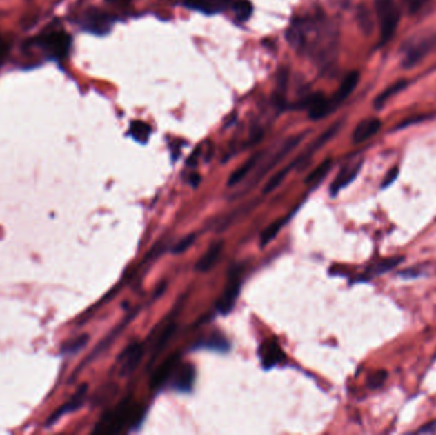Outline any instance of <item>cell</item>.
I'll list each match as a JSON object with an SVG mask.
<instances>
[{
  "instance_id": "obj_1",
  "label": "cell",
  "mask_w": 436,
  "mask_h": 435,
  "mask_svg": "<svg viewBox=\"0 0 436 435\" xmlns=\"http://www.w3.org/2000/svg\"><path fill=\"white\" fill-rule=\"evenodd\" d=\"M435 46L436 34L433 31H419L406 39L399 49L403 68L416 67L435 49Z\"/></svg>"
},
{
  "instance_id": "obj_28",
  "label": "cell",
  "mask_w": 436,
  "mask_h": 435,
  "mask_svg": "<svg viewBox=\"0 0 436 435\" xmlns=\"http://www.w3.org/2000/svg\"><path fill=\"white\" fill-rule=\"evenodd\" d=\"M88 340H90V337L87 334L79 336L75 340L67 342V345L63 347V352H66V354H76L78 351L83 349L84 346L87 345Z\"/></svg>"
},
{
  "instance_id": "obj_32",
  "label": "cell",
  "mask_w": 436,
  "mask_h": 435,
  "mask_svg": "<svg viewBox=\"0 0 436 435\" xmlns=\"http://www.w3.org/2000/svg\"><path fill=\"white\" fill-rule=\"evenodd\" d=\"M398 174H399V170H398V168L395 166L393 169H390V170L388 171V174H386V178H384V181H383V184H382V188L384 189L386 187H390L393 183H395L397 178H398Z\"/></svg>"
},
{
  "instance_id": "obj_24",
  "label": "cell",
  "mask_w": 436,
  "mask_h": 435,
  "mask_svg": "<svg viewBox=\"0 0 436 435\" xmlns=\"http://www.w3.org/2000/svg\"><path fill=\"white\" fill-rule=\"evenodd\" d=\"M296 166H297V165H296V163L294 161V163H290L288 166L284 168L282 170L278 171L277 174H275V175L268 180V183L266 184V187L263 189V193H264V194H268L270 192H273V190L277 188L278 185L286 179V176L288 175V172L293 170L294 168H296Z\"/></svg>"
},
{
  "instance_id": "obj_26",
  "label": "cell",
  "mask_w": 436,
  "mask_h": 435,
  "mask_svg": "<svg viewBox=\"0 0 436 435\" xmlns=\"http://www.w3.org/2000/svg\"><path fill=\"white\" fill-rule=\"evenodd\" d=\"M285 219L278 220V221L275 222V223H272L269 227H267L266 230L263 231V234H261V236H260V244H261V247L267 245L270 240L275 239V238L277 236V234L279 232V230L284 227V225H285Z\"/></svg>"
},
{
  "instance_id": "obj_31",
  "label": "cell",
  "mask_w": 436,
  "mask_h": 435,
  "mask_svg": "<svg viewBox=\"0 0 436 435\" xmlns=\"http://www.w3.org/2000/svg\"><path fill=\"white\" fill-rule=\"evenodd\" d=\"M195 236H197L195 234H190V235L183 238L180 241H177V245L172 247V253H174V254L184 253L186 249H189V247L193 245V243L195 241Z\"/></svg>"
},
{
  "instance_id": "obj_18",
  "label": "cell",
  "mask_w": 436,
  "mask_h": 435,
  "mask_svg": "<svg viewBox=\"0 0 436 435\" xmlns=\"http://www.w3.org/2000/svg\"><path fill=\"white\" fill-rule=\"evenodd\" d=\"M227 3H230V0H186L188 7L210 14L222 10Z\"/></svg>"
},
{
  "instance_id": "obj_19",
  "label": "cell",
  "mask_w": 436,
  "mask_h": 435,
  "mask_svg": "<svg viewBox=\"0 0 436 435\" xmlns=\"http://www.w3.org/2000/svg\"><path fill=\"white\" fill-rule=\"evenodd\" d=\"M407 83H408V82H407L406 79H401V81L395 82L393 85H389L388 88H386V90L374 100V108H375V109H382L390 99L395 97V94H398L401 91H403V90L406 88Z\"/></svg>"
},
{
  "instance_id": "obj_7",
  "label": "cell",
  "mask_w": 436,
  "mask_h": 435,
  "mask_svg": "<svg viewBox=\"0 0 436 435\" xmlns=\"http://www.w3.org/2000/svg\"><path fill=\"white\" fill-rule=\"evenodd\" d=\"M380 129H382V120L379 118H366V119L361 120L353 130V143L360 145L369 141L370 138H373L379 133Z\"/></svg>"
},
{
  "instance_id": "obj_36",
  "label": "cell",
  "mask_w": 436,
  "mask_h": 435,
  "mask_svg": "<svg viewBox=\"0 0 436 435\" xmlns=\"http://www.w3.org/2000/svg\"><path fill=\"white\" fill-rule=\"evenodd\" d=\"M109 1H121V3H126L128 0H109Z\"/></svg>"
},
{
  "instance_id": "obj_6",
  "label": "cell",
  "mask_w": 436,
  "mask_h": 435,
  "mask_svg": "<svg viewBox=\"0 0 436 435\" xmlns=\"http://www.w3.org/2000/svg\"><path fill=\"white\" fill-rule=\"evenodd\" d=\"M359 81H360V73L357 70H353L344 77L335 96L332 99H329L333 111L336 110L337 108L344 103V100H347L350 97L353 90L359 85Z\"/></svg>"
},
{
  "instance_id": "obj_2",
  "label": "cell",
  "mask_w": 436,
  "mask_h": 435,
  "mask_svg": "<svg viewBox=\"0 0 436 435\" xmlns=\"http://www.w3.org/2000/svg\"><path fill=\"white\" fill-rule=\"evenodd\" d=\"M132 400L128 397L117 405V407L108 411L96 424L93 433L102 435L118 434L135 416Z\"/></svg>"
},
{
  "instance_id": "obj_9",
  "label": "cell",
  "mask_w": 436,
  "mask_h": 435,
  "mask_svg": "<svg viewBox=\"0 0 436 435\" xmlns=\"http://www.w3.org/2000/svg\"><path fill=\"white\" fill-rule=\"evenodd\" d=\"M87 391H88V385H87V384L81 385V387L77 390V392L73 394V397H72L69 401L66 402L58 411H55V412L51 415V418L48 420L46 425L55 423V421H57L60 416H63L64 414L73 412V411H77L79 407H82L84 400H86V396H87Z\"/></svg>"
},
{
  "instance_id": "obj_30",
  "label": "cell",
  "mask_w": 436,
  "mask_h": 435,
  "mask_svg": "<svg viewBox=\"0 0 436 435\" xmlns=\"http://www.w3.org/2000/svg\"><path fill=\"white\" fill-rule=\"evenodd\" d=\"M386 378H388V373L386 370H377L368 378V387L371 390L380 388L386 382Z\"/></svg>"
},
{
  "instance_id": "obj_29",
  "label": "cell",
  "mask_w": 436,
  "mask_h": 435,
  "mask_svg": "<svg viewBox=\"0 0 436 435\" xmlns=\"http://www.w3.org/2000/svg\"><path fill=\"white\" fill-rule=\"evenodd\" d=\"M357 18H359V23H360L362 31H364L365 34H371L374 25H373L371 17H370L369 10H368V9L361 8L360 10H359Z\"/></svg>"
},
{
  "instance_id": "obj_35",
  "label": "cell",
  "mask_w": 436,
  "mask_h": 435,
  "mask_svg": "<svg viewBox=\"0 0 436 435\" xmlns=\"http://www.w3.org/2000/svg\"><path fill=\"white\" fill-rule=\"evenodd\" d=\"M199 179H201V178H199L198 175H193V176H192V183H193L194 187H197V185L199 184Z\"/></svg>"
},
{
  "instance_id": "obj_21",
  "label": "cell",
  "mask_w": 436,
  "mask_h": 435,
  "mask_svg": "<svg viewBox=\"0 0 436 435\" xmlns=\"http://www.w3.org/2000/svg\"><path fill=\"white\" fill-rule=\"evenodd\" d=\"M402 261L403 256H392V258H388V259H384V261H382V262H377L375 265H371L366 273L370 274L371 277L383 274V273L393 270L395 265H399Z\"/></svg>"
},
{
  "instance_id": "obj_14",
  "label": "cell",
  "mask_w": 436,
  "mask_h": 435,
  "mask_svg": "<svg viewBox=\"0 0 436 435\" xmlns=\"http://www.w3.org/2000/svg\"><path fill=\"white\" fill-rule=\"evenodd\" d=\"M195 381V369L190 364H184L177 369L174 378V388L180 392H189L193 388Z\"/></svg>"
},
{
  "instance_id": "obj_15",
  "label": "cell",
  "mask_w": 436,
  "mask_h": 435,
  "mask_svg": "<svg viewBox=\"0 0 436 435\" xmlns=\"http://www.w3.org/2000/svg\"><path fill=\"white\" fill-rule=\"evenodd\" d=\"M224 247V241H216L210 245L207 252L201 256V259L195 265V271L198 272H208L213 265H216L218 256H221Z\"/></svg>"
},
{
  "instance_id": "obj_22",
  "label": "cell",
  "mask_w": 436,
  "mask_h": 435,
  "mask_svg": "<svg viewBox=\"0 0 436 435\" xmlns=\"http://www.w3.org/2000/svg\"><path fill=\"white\" fill-rule=\"evenodd\" d=\"M332 168V160L327 159L326 161L319 165L318 168L315 170L310 172V175L305 179V184L308 185H317L321 180L324 179L327 176L328 172Z\"/></svg>"
},
{
  "instance_id": "obj_16",
  "label": "cell",
  "mask_w": 436,
  "mask_h": 435,
  "mask_svg": "<svg viewBox=\"0 0 436 435\" xmlns=\"http://www.w3.org/2000/svg\"><path fill=\"white\" fill-rule=\"evenodd\" d=\"M179 354H174V355H171L170 358H168V360H165L159 367H157V370L155 372V374L152 376L151 381V387L152 388H159L161 387L162 384L166 382V379H168V376H171V373L174 372V369H175V365L177 364V361H179Z\"/></svg>"
},
{
  "instance_id": "obj_23",
  "label": "cell",
  "mask_w": 436,
  "mask_h": 435,
  "mask_svg": "<svg viewBox=\"0 0 436 435\" xmlns=\"http://www.w3.org/2000/svg\"><path fill=\"white\" fill-rule=\"evenodd\" d=\"M130 134L139 143H146L151 136V127L143 121H133L130 125Z\"/></svg>"
},
{
  "instance_id": "obj_34",
  "label": "cell",
  "mask_w": 436,
  "mask_h": 435,
  "mask_svg": "<svg viewBox=\"0 0 436 435\" xmlns=\"http://www.w3.org/2000/svg\"><path fill=\"white\" fill-rule=\"evenodd\" d=\"M402 1L403 4L410 9L411 12L417 10L419 8V6H421V3H422V0H402Z\"/></svg>"
},
{
  "instance_id": "obj_11",
  "label": "cell",
  "mask_w": 436,
  "mask_h": 435,
  "mask_svg": "<svg viewBox=\"0 0 436 435\" xmlns=\"http://www.w3.org/2000/svg\"><path fill=\"white\" fill-rule=\"evenodd\" d=\"M143 356V346L141 343H133L126 349L123 355L120 356L121 361V374L123 376H129L130 373H133L135 367H138L139 361Z\"/></svg>"
},
{
  "instance_id": "obj_33",
  "label": "cell",
  "mask_w": 436,
  "mask_h": 435,
  "mask_svg": "<svg viewBox=\"0 0 436 435\" xmlns=\"http://www.w3.org/2000/svg\"><path fill=\"white\" fill-rule=\"evenodd\" d=\"M287 81H288V69L282 68L281 69V72H279V78H278V83H279V87H281L282 90L286 88Z\"/></svg>"
},
{
  "instance_id": "obj_3",
  "label": "cell",
  "mask_w": 436,
  "mask_h": 435,
  "mask_svg": "<svg viewBox=\"0 0 436 435\" xmlns=\"http://www.w3.org/2000/svg\"><path fill=\"white\" fill-rule=\"evenodd\" d=\"M375 12L380 30V41L386 43L395 36L399 25L401 12L395 0H375Z\"/></svg>"
},
{
  "instance_id": "obj_25",
  "label": "cell",
  "mask_w": 436,
  "mask_h": 435,
  "mask_svg": "<svg viewBox=\"0 0 436 435\" xmlns=\"http://www.w3.org/2000/svg\"><path fill=\"white\" fill-rule=\"evenodd\" d=\"M177 331V323L171 322L168 327L164 330V332L159 334V340L155 343V354L153 358H156L161 351L165 349V346L168 345V342L171 340V337L174 336V333Z\"/></svg>"
},
{
  "instance_id": "obj_10",
  "label": "cell",
  "mask_w": 436,
  "mask_h": 435,
  "mask_svg": "<svg viewBox=\"0 0 436 435\" xmlns=\"http://www.w3.org/2000/svg\"><path fill=\"white\" fill-rule=\"evenodd\" d=\"M361 166H362V163L347 165V166H344L342 170L339 171V174L337 175L333 184L330 185L332 196H337L342 189L348 187L353 180L356 179V176L360 172Z\"/></svg>"
},
{
  "instance_id": "obj_4",
  "label": "cell",
  "mask_w": 436,
  "mask_h": 435,
  "mask_svg": "<svg viewBox=\"0 0 436 435\" xmlns=\"http://www.w3.org/2000/svg\"><path fill=\"white\" fill-rule=\"evenodd\" d=\"M240 287H241V279H240V271L237 270L231 273L224 294L218 300L217 310L222 316L228 314L232 310V307H235L236 300L240 294Z\"/></svg>"
},
{
  "instance_id": "obj_8",
  "label": "cell",
  "mask_w": 436,
  "mask_h": 435,
  "mask_svg": "<svg viewBox=\"0 0 436 435\" xmlns=\"http://www.w3.org/2000/svg\"><path fill=\"white\" fill-rule=\"evenodd\" d=\"M260 361L264 369H272L285 360V352L276 341H266L259 350Z\"/></svg>"
},
{
  "instance_id": "obj_5",
  "label": "cell",
  "mask_w": 436,
  "mask_h": 435,
  "mask_svg": "<svg viewBox=\"0 0 436 435\" xmlns=\"http://www.w3.org/2000/svg\"><path fill=\"white\" fill-rule=\"evenodd\" d=\"M42 45L54 57L64 58L70 49V37L66 32H54L43 39Z\"/></svg>"
},
{
  "instance_id": "obj_17",
  "label": "cell",
  "mask_w": 436,
  "mask_h": 435,
  "mask_svg": "<svg viewBox=\"0 0 436 435\" xmlns=\"http://www.w3.org/2000/svg\"><path fill=\"white\" fill-rule=\"evenodd\" d=\"M195 349L227 352V351L230 350V343L222 334L215 333V334L210 336L208 338H204L201 341L197 342Z\"/></svg>"
},
{
  "instance_id": "obj_20",
  "label": "cell",
  "mask_w": 436,
  "mask_h": 435,
  "mask_svg": "<svg viewBox=\"0 0 436 435\" xmlns=\"http://www.w3.org/2000/svg\"><path fill=\"white\" fill-rule=\"evenodd\" d=\"M260 156H261V154H254L246 163H244L243 166H240L237 170L234 171L232 175L230 176V179L227 181V185L228 187H234L236 184H239L254 169V166L258 163Z\"/></svg>"
},
{
  "instance_id": "obj_13",
  "label": "cell",
  "mask_w": 436,
  "mask_h": 435,
  "mask_svg": "<svg viewBox=\"0 0 436 435\" xmlns=\"http://www.w3.org/2000/svg\"><path fill=\"white\" fill-rule=\"evenodd\" d=\"M112 19L101 12H91L84 19V28L92 34H106L111 27Z\"/></svg>"
},
{
  "instance_id": "obj_27",
  "label": "cell",
  "mask_w": 436,
  "mask_h": 435,
  "mask_svg": "<svg viewBox=\"0 0 436 435\" xmlns=\"http://www.w3.org/2000/svg\"><path fill=\"white\" fill-rule=\"evenodd\" d=\"M234 10H235L237 21L244 22V21H246L248 18L252 16V4H250V1H248V0H241V1L236 3L235 6H234Z\"/></svg>"
},
{
  "instance_id": "obj_12",
  "label": "cell",
  "mask_w": 436,
  "mask_h": 435,
  "mask_svg": "<svg viewBox=\"0 0 436 435\" xmlns=\"http://www.w3.org/2000/svg\"><path fill=\"white\" fill-rule=\"evenodd\" d=\"M304 105L308 106L309 117L314 120L321 119L333 111L329 99L324 97L321 94H313Z\"/></svg>"
}]
</instances>
